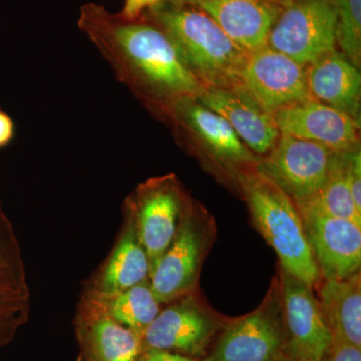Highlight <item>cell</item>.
I'll return each instance as SVG.
<instances>
[{"mask_svg": "<svg viewBox=\"0 0 361 361\" xmlns=\"http://www.w3.org/2000/svg\"><path fill=\"white\" fill-rule=\"evenodd\" d=\"M78 26L118 80L157 115L165 118L176 102L198 97L205 89L167 33L146 14L128 18L90 2L80 7Z\"/></svg>", "mask_w": 361, "mask_h": 361, "instance_id": "obj_1", "label": "cell"}, {"mask_svg": "<svg viewBox=\"0 0 361 361\" xmlns=\"http://www.w3.org/2000/svg\"><path fill=\"white\" fill-rule=\"evenodd\" d=\"M348 178L356 210L361 214V153L360 149L348 154Z\"/></svg>", "mask_w": 361, "mask_h": 361, "instance_id": "obj_26", "label": "cell"}, {"mask_svg": "<svg viewBox=\"0 0 361 361\" xmlns=\"http://www.w3.org/2000/svg\"><path fill=\"white\" fill-rule=\"evenodd\" d=\"M236 178L254 223L276 252L281 269L314 286L322 276L295 203L255 169L240 173Z\"/></svg>", "mask_w": 361, "mask_h": 361, "instance_id": "obj_3", "label": "cell"}, {"mask_svg": "<svg viewBox=\"0 0 361 361\" xmlns=\"http://www.w3.org/2000/svg\"><path fill=\"white\" fill-rule=\"evenodd\" d=\"M164 0H126L122 13L128 18H139L145 11Z\"/></svg>", "mask_w": 361, "mask_h": 361, "instance_id": "obj_29", "label": "cell"}, {"mask_svg": "<svg viewBox=\"0 0 361 361\" xmlns=\"http://www.w3.org/2000/svg\"><path fill=\"white\" fill-rule=\"evenodd\" d=\"M207 244L205 224L196 206L188 202L172 243L149 277L161 304L190 295L198 281Z\"/></svg>", "mask_w": 361, "mask_h": 361, "instance_id": "obj_9", "label": "cell"}, {"mask_svg": "<svg viewBox=\"0 0 361 361\" xmlns=\"http://www.w3.org/2000/svg\"><path fill=\"white\" fill-rule=\"evenodd\" d=\"M84 294L111 319L140 337L161 311V303L152 291L149 280L123 291L97 293L85 290Z\"/></svg>", "mask_w": 361, "mask_h": 361, "instance_id": "obj_21", "label": "cell"}, {"mask_svg": "<svg viewBox=\"0 0 361 361\" xmlns=\"http://www.w3.org/2000/svg\"><path fill=\"white\" fill-rule=\"evenodd\" d=\"M239 87L272 116L285 106L312 99L307 68L267 45L249 52Z\"/></svg>", "mask_w": 361, "mask_h": 361, "instance_id": "obj_10", "label": "cell"}, {"mask_svg": "<svg viewBox=\"0 0 361 361\" xmlns=\"http://www.w3.org/2000/svg\"><path fill=\"white\" fill-rule=\"evenodd\" d=\"M311 97L350 116L360 126L361 73L343 54L334 51L307 66Z\"/></svg>", "mask_w": 361, "mask_h": 361, "instance_id": "obj_18", "label": "cell"}, {"mask_svg": "<svg viewBox=\"0 0 361 361\" xmlns=\"http://www.w3.org/2000/svg\"><path fill=\"white\" fill-rule=\"evenodd\" d=\"M172 40L190 71L205 87H239L248 52L208 16L178 0H164L146 13Z\"/></svg>", "mask_w": 361, "mask_h": 361, "instance_id": "obj_2", "label": "cell"}, {"mask_svg": "<svg viewBox=\"0 0 361 361\" xmlns=\"http://www.w3.org/2000/svg\"><path fill=\"white\" fill-rule=\"evenodd\" d=\"M336 25L331 0L288 1L271 28L267 47L307 68L336 51Z\"/></svg>", "mask_w": 361, "mask_h": 361, "instance_id": "obj_4", "label": "cell"}, {"mask_svg": "<svg viewBox=\"0 0 361 361\" xmlns=\"http://www.w3.org/2000/svg\"><path fill=\"white\" fill-rule=\"evenodd\" d=\"M201 9L246 52L267 45L268 35L286 2L281 0H178Z\"/></svg>", "mask_w": 361, "mask_h": 361, "instance_id": "obj_16", "label": "cell"}, {"mask_svg": "<svg viewBox=\"0 0 361 361\" xmlns=\"http://www.w3.org/2000/svg\"><path fill=\"white\" fill-rule=\"evenodd\" d=\"M80 355L77 361H140L141 337L111 319L85 295L75 318Z\"/></svg>", "mask_w": 361, "mask_h": 361, "instance_id": "obj_15", "label": "cell"}, {"mask_svg": "<svg viewBox=\"0 0 361 361\" xmlns=\"http://www.w3.org/2000/svg\"><path fill=\"white\" fill-rule=\"evenodd\" d=\"M149 280L148 255L140 240L135 214L123 203V226L115 247L87 290L113 293Z\"/></svg>", "mask_w": 361, "mask_h": 361, "instance_id": "obj_19", "label": "cell"}, {"mask_svg": "<svg viewBox=\"0 0 361 361\" xmlns=\"http://www.w3.org/2000/svg\"><path fill=\"white\" fill-rule=\"evenodd\" d=\"M140 361H203L200 358L180 355L166 350H155L149 349L145 350Z\"/></svg>", "mask_w": 361, "mask_h": 361, "instance_id": "obj_28", "label": "cell"}, {"mask_svg": "<svg viewBox=\"0 0 361 361\" xmlns=\"http://www.w3.org/2000/svg\"><path fill=\"white\" fill-rule=\"evenodd\" d=\"M30 292L0 285V349L16 338L30 319Z\"/></svg>", "mask_w": 361, "mask_h": 361, "instance_id": "obj_25", "label": "cell"}, {"mask_svg": "<svg viewBox=\"0 0 361 361\" xmlns=\"http://www.w3.org/2000/svg\"><path fill=\"white\" fill-rule=\"evenodd\" d=\"M197 99L223 116L255 155L266 156L274 148L280 132L273 116L241 87H205Z\"/></svg>", "mask_w": 361, "mask_h": 361, "instance_id": "obj_17", "label": "cell"}, {"mask_svg": "<svg viewBox=\"0 0 361 361\" xmlns=\"http://www.w3.org/2000/svg\"><path fill=\"white\" fill-rule=\"evenodd\" d=\"M0 285L30 291L20 240L0 199Z\"/></svg>", "mask_w": 361, "mask_h": 361, "instance_id": "obj_23", "label": "cell"}, {"mask_svg": "<svg viewBox=\"0 0 361 361\" xmlns=\"http://www.w3.org/2000/svg\"><path fill=\"white\" fill-rule=\"evenodd\" d=\"M313 257L325 280H342L360 272L361 225L296 206Z\"/></svg>", "mask_w": 361, "mask_h": 361, "instance_id": "obj_12", "label": "cell"}, {"mask_svg": "<svg viewBox=\"0 0 361 361\" xmlns=\"http://www.w3.org/2000/svg\"><path fill=\"white\" fill-rule=\"evenodd\" d=\"M337 13L336 45L356 66H361V0H331Z\"/></svg>", "mask_w": 361, "mask_h": 361, "instance_id": "obj_24", "label": "cell"}, {"mask_svg": "<svg viewBox=\"0 0 361 361\" xmlns=\"http://www.w3.org/2000/svg\"><path fill=\"white\" fill-rule=\"evenodd\" d=\"M258 310L230 323L203 361H286V329L279 280Z\"/></svg>", "mask_w": 361, "mask_h": 361, "instance_id": "obj_5", "label": "cell"}, {"mask_svg": "<svg viewBox=\"0 0 361 361\" xmlns=\"http://www.w3.org/2000/svg\"><path fill=\"white\" fill-rule=\"evenodd\" d=\"M322 361H361V348L342 341H331Z\"/></svg>", "mask_w": 361, "mask_h": 361, "instance_id": "obj_27", "label": "cell"}, {"mask_svg": "<svg viewBox=\"0 0 361 361\" xmlns=\"http://www.w3.org/2000/svg\"><path fill=\"white\" fill-rule=\"evenodd\" d=\"M16 127L11 116L0 109V149L8 146L13 141Z\"/></svg>", "mask_w": 361, "mask_h": 361, "instance_id": "obj_30", "label": "cell"}, {"mask_svg": "<svg viewBox=\"0 0 361 361\" xmlns=\"http://www.w3.org/2000/svg\"><path fill=\"white\" fill-rule=\"evenodd\" d=\"M348 153H334L324 184L310 199L295 205L361 225V214L356 210L348 184Z\"/></svg>", "mask_w": 361, "mask_h": 361, "instance_id": "obj_22", "label": "cell"}, {"mask_svg": "<svg viewBox=\"0 0 361 361\" xmlns=\"http://www.w3.org/2000/svg\"><path fill=\"white\" fill-rule=\"evenodd\" d=\"M319 303L331 341H342L361 348L360 272L342 280H325Z\"/></svg>", "mask_w": 361, "mask_h": 361, "instance_id": "obj_20", "label": "cell"}, {"mask_svg": "<svg viewBox=\"0 0 361 361\" xmlns=\"http://www.w3.org/2000/svg\"><path fill=\"white\" fill-rule=\"evenodd\" d=\"M281 1H296V0H281Z\"/></svg>", "mask_w": 361, "mask_h": 361, "instance_id": "obj_31", "label": "cell"}, {"mask_svg": "<svg viewBox=\"0 0 361 361\" xmlns=\"http://www.w3.org/2000/svg\"><path fill=\"white\" fill-rule=\"evenodd\" d=\"M176 134L205 152L214 161L231 169L235 177L255 169L260 157L250 151L223 116L207 108L197 97H184L169 109L165 118Z\"/></svg>", "mask_w": 361, "mask_h": 361, "instance_id": "obj_6", "label": "cell"}, {"mask_svg": "<svg viewBox=\"0 0 361 361\" xmlns=\"http://www.w3.org/2000/svg\"><path fill=\"white\" fill-rule=\"evenodd\" d=\"M161 310L141 336L145 350H166L200 358L207 353L219 324L193 296L173 301Z\"/></svg>", "mask_w": 361, "mask_h": 361, "instance_id": "obj_13", "label": "cell"}, {"mask_svg": "<svg viewBox=\"0 0 361 361\" xmlns=\"http://www.w3.org/2000/svg\"><path fill=\"white\" fill-rule=\"evenodd\" d=\"M334 153L317 142L280 134L274 148L261 158L255 171L299 203L324 184Z\"/></svg>", "mask_w": 361, "mask_h": 361, "instance_id": "obj_8", "label": "cell"}, {"mask_svg": "<svg viewBox=\"0 0 361 361\" xmlns=\"http://www.w3.org/2000/svg\"><path fill=\"white\" fill-rule=\"evenodd\" d=\"M273 118L280 134L317 142L336 153L360 149V126L346 114L315 99L280 109Z\"/></svg>", "mask_w": 361, "mask_h": 361, "instance_id": "obj_14", "label": "cell"}, {"mask_svg": "<svg viewBox=\"0 0 361 361\" xmlns=\"http://www.w3.org/2000/svg\"><path fill=\"white\" fill-rule=\"evenodd\" d=\"M279 285L286 361H322L331 344V334L312 287L282 269Z\"/></svg>", "mask_w": 361, "mask_h": 361, "instance_id": "obj_11", "label": "cell"}, {"mask_svg": "<svg viewBox=\"0 0 361 361\" xmlns=\"http://www.w3.org/2000/svg\"><path fill=\"white\" fill-rule=\"evenodd\" d=\"M135 214L137 233L148 255L149 277L172 243L189 199L175 175L151 178L125 200Z\"/></svg>", "mask_w": 361, "mask_h": 361, "instance_id": "obj_7", "label": "cell"}]
</instances>
